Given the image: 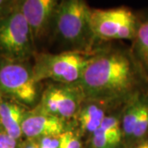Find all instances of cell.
<instances>
[{
  "label": "cell",
  "instance_id": "cell-1",
  "mask_svg": "<svg viewBox=\"0 0 148 148\" xmlns=\"http://www.w3.org/2000/svg\"><path fill=\"white\" fill-rule=\"evenodd\" d=\"M147 75L132 52L101 49L77 83L84 100H96L119 106L142 93Z\"/></svg>",
  "mask_w": 148,
  "mask_h": 148
},
{
  "label": "cell",
  "instance_id": "cell-2",
  "mask_svg": "<svg viewBox=\"0 0 148 148\" xmlns=\"http://www.w3.org/2000/svg\"><path fill=\"white\" fill-rule=\"evenodd\" d=\"M101 49H69L58 53H40L32 68L39 83L49 80L54 83L74 85Z\"/></svg>",
  "mask_w": 148,
  "mask_h": 148
},
{
  "label": "cell",
  "instance_id": "cell-3",
  "mask_svg": "<svg viewBox=\"0 0 148 148\" xmlns=\"http://www.w3.org/2000/svg\"><path fill=\"white\" fill-rule=\"evenodd\" d=\"M90 10L85 0H61L53 33L70 49H92L96 39L90 27Z\"/></svg>",
  "mask_w": 148,
  "mask_h": 148
},
{
  "label": "cell",
  "instance_id": "cell-4",
  "mask_svg": "<svg viewBox=\"0 0 148 148\" xmlns=\"http://www.w3.org/2000/svg\"><path fill=\"white\" fill-rule=\"evenodd\" d=\"M34 37L17 1L0 19V53L8 61L24 62L34 52Z\"/></svg>",
  "mask_w": 148,
  "mask_h": 148
},
{
  "label": "cell",
  "instance_id": "cell-5",
  "mask_svg": "<svg viewBox=\"0 0 148 148\" xmlns=\"http://www.w3.org/2000/svg\"><path fill=\"white\" fill-rule=\"evenodd\" d=\"M90 27L96 40H133L138 16L127 7L90 10Z\"/></svg>",
  "mask_w": 148,
  "mask_h": 148
},
{
  "label": "cell",
  "instance_id": "cell-6",
  "mask_svg": "<svg viewBox=\"0 0 148 148\" xmlns=\"http://www.w3.org/2000/svg\"><path fill=\"white\" fill-rule=\"evenodd\" d=\"M0 93L23 106L35 104L39 92L32 68L24 62L8 60L0 64Z\"/></svg>",
  "mask_w": 148,
  "mask_h": 148
},
{
  "label": "cell",
  "instance_id": "cell-7",
  "mask_svg": "<svg viewBox=\"0 0 148 148\" xmlns=\"http://www.w3.org/2000/svg\"><path fill=\"white\" fill-rule=\"evenodd\" d=\"M83 101L84 96L77 84L53 82L44 90L36 106L66 122L76 117Z\"/></svg>",
  "mask_w": 148,
  "mask_h": 148
},
{
  "label": "cell",
  "instance_id": "cell-8",
  "mask_svg": "<svg viewBox=\"0 0 148 148\" xmlns=\"http://www.w3.org/2000/svg\"><path fill=\"white\" fill-rule=\"evenodd\" d=\"M61 0H17L20 10L31 27L35 41L53 32Z\"/></svg>",
  "mask_w": 148,
  "mask_h": 148
},
{
  "label": "cell",
  "instance_id": "cell-9",
  "mask_svg": "<svg viewBox=\"0 0 148 148\" xmlns=\"http://www.w3.org/2000/svg\"><path fill=\"white\" fill-rule=\"evenodd\" d=\"M66 129V122L41 110L37 106L27 110L22 123L23 136L28 139L59 136Z\"/></svg>",
  "mask_w": 148,
  "mask_h": 148
},
{
  "label": "cell",
  "instance_id": "cell-10",
  "mask_svg": "<svg viewBox=\"0 0 148 148\" xmlns=\"http://www.w3.org/2000/svg\"><path fill=\"white\" fill-rule=\"evenodd\" d=\"M116 106L105 101L96 100H84L76 117L81 132L92 135L99 127L104 119L108 116L110 109Z\"/></svg>",
  "mask_w": 148,
  "mask_h": 148
},
{
  "label": "cell",
  "instance_id": "cell-11",
  "mask_svg": "<svg viewBox=\"0 0 148 148\" xmlns=\"http://www.w3.org/2000/svg\"><path fill=\"white\" fill-rule=\"evenodd\" d=\"M27 110L16 101H3L0 111V127L19 141L22 136V123Z\"/></svg>",
  "mask_w": 148,
  "mask_h": 148
},
{
  "label": "cell",
  "instance_id": "cell-12",
  "mask_svg": "<svg viewBox=\"0 0 148 148\" xmlns=\"http://www.w3.org/2000/svg\"><path fill=\"white\" fill-rule=\"evenodd\" d=\"M132 53L148 75V13L138 17V29L132 40Z\"/></svg>",
  "mask_w": 148,
  "mask_h": 148
},
{
  "label": "cell",
  "instance_id": "cell-13",
  "mask_svg": "<svg viewBox=\"0 0 148 148\" xmlns=\"http://www.w3.org/2000/svg\"><path fill=\"white\" fill-rule=\"evenodd\" d=\"M92 148H119L120 143L110 138L99 127L91 135Z\"/></svg>",
  "mask_w": 148,
  "mask_h": 148
},
{
  "label": "cell",
  "instance_id": "cell-14",
  "mask_svg": "<svg viewBox=\"0 0 148 148\" xmlns=\"http://www.w3.org/2000/svg\"><path fill=\"white\" fill-rule=\"evenodd\" d=\"M59 148H82V143L76 132L66 129L60 136Z\"/></svg>",
  "mask_w": 148,
  "mask_h": 148
},
{
  "label": "cell",
  "instance_id": "cell-15",
  "mask_svg": "<svg viewBox=\"0 0 148 148\" xmlns=\"http://www.w3.org/2000/svg\"><path fill=\"white\" fill-rule=\"evenodd\" d=\"M60 136H46L35 139L40 148H59Z\"/></svg>",
  "mask_w": 148,
  "mask_h": 148
},
{
  "label": "cell",
  "instance_id": "cell-16",
  "mask_svg": "<svg viewBox=\"0 0 148 148\" xmlns=\"http://www.w3.org/2000/svg\"><path fill=\"white\" fill-rule=\"evenodd\" d=\"M20 143L0 127V148H20Z\"/></svg>",
  "mask_w": 148,
  "mask_h": 148
},
{
  "label": "cell",
  "instance_id": "cell-17",
  "mask_svg": "<svg viewBox=\"0 0 148 148\" xmlns=\"http://www.w3.org/2000/svg\"><path fill=\"white\" fill-rule=\"evenodd\" d=\"M17 0H0V19L14 7Z\"/></svg>",
  "mask_w": 148,
  "mask_h": 148
},
{
  "label": "cell",
  "instance_id": "cell-18",
  "mask_svg": "<svg viewBox=\"0 0 148 148\" xmlns=\"http://www.w3.org/2000/svg\"><path fill=\"white\" fill-rule=\"evenodd\" d=\"M20 148H40V147L37 143L36 140L27 138V140L25 142L21 143Z\"/></svg>",
  "mask_w": 148,
  "mask_h": 148
},
{
  "label": "cell",
  "instance_id": "cell-19",
  "mask_svg": "<svg viewBox=\"0 0 148 148\" xmlns=\"http://www.w3.org/2000/svg\"><path fill=\"white\" fill-rule=\"evenodd\" d=\"M134 148H148V140H143L136 144Z\"/></svg>",
  "mask_w": 148,
  "mask_h": 148
},
{
  "label": "cell",
  "instance_id": "cell-20",
  "mask_svg": "<svg viewBox=\"0 0 148 148\" xmlns=\"http://www.w3.org/2000/svg\"><path fill=\"white\" fill-rule=\"evenodd\" d=\"M2 94L0 93V111H1V107H2V104H3V96H2Z\"/></svg>",
  "mask_w": 148,
  "mask_h": 148
},
{
  "label": "cell",
  "instance_id": "cell-21",
  "mask_svg": "<svg viewBox=\"0 0 148 148\" xmlns=\"http://www.w3.org/2000/svg\"><path fill=\"white\" fill-rule=\"evenodd\" d=\"M147 95H148V94H147Z\"/></svg>",
  "mask_w": 148,
  "mask_h": 148
}]
</instances>
